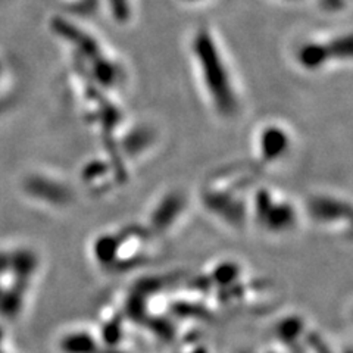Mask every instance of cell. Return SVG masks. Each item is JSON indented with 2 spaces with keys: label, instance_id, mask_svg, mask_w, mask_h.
<instances>
[{
  "label": "cell",
  "instance_id": "cell-1",
  "mask_svg": "<svg viewBox=\"0 0 353 353\" xmlns=\"http://www.w3.org/2000/svg\"><path fill=\"white\" fill-rule=\"evenodd\" d=\"M190 57L209 108L221 119H234L243 108L241 88L214 28L201 26L193 31Z\"/></svg>",
  "mask_w": 353,
  "mask_h": 353
},
{
  "label": "cell",
  "instance_id": "cell-2",
  "mask_svg": "<svg viewBox=\"0 0 353 353\" xmlns=\"http://www.w3.org/2000/svg\"><path fill=\"white\" fill-rule=\"evenodd\" d=\"M258 170L253 165H227L203 181L201 203L221 225L245 231L250 225V201L256 189Z\"/></svg>",
  "mask_w": 353,
  "mask_h": 353
},
{
  "label": "cell",
  "instance_id": "cell-3",
  "mask_svg": "<svg viewBox=\"0 0 353 353\" xmlns=\"http://www.w3.org/2000/svg\"><path fill=\"white\" fill-rule=\"evenodd\" d=\"M159 239L145 224L105 230L93 237L90 258L106 275H125L148 267L157 258Z\"/></svg>",
  "mask_w": 353,
  "mask_h": 353
},
{
  "label": "cell",
  "instance_id": "cell-4",
  "mask_svg": "<svg viewBox=\"0 0 353 353\" xmlns=\"http://www.w3.org/2000/svg\"><path fill=\"white\" fill-rule=\"evenodd\" d=\"M58 24L65 40L71 43L81 75L112 93L127 84L128 74L123 61L102 37L74 21H59Z\"/></svg>",
  "mask_w": 353,
  "mask_h": 353
},
{
  "label": "cell",
  "instance_id": "cell-5",
  "mask_svg": "<svg viewBox=\"0 0 353 353\" xmlns=\"http://www.w3.org/2000/svg\"><path fill=\"white\" fill-rule=\"evenodd\" d=\"M40 271L32 250H17L0 262V323H17L26 314Z\"/></svg>",
  "mask_w": 353,
  "mask_h": 353
},
{
  "label": "cell",
  "instance_id": "cell-6",
  "mask_svg": "<svg viewBox=\"0 0 353 353\" xmlns=\"http://www.w3.org/2000/svg\"><path fill=\"white\" fill-rule=\"evenodd\" d=\"M303 218L302 206L274 187L256 185L250 201V224L272 237L292 234Z\"/></svg>",
  "mask_w": 353,
  "mask_h": 353
},
{
  "label": "cell",
  "instance_id": "cell-7",
  "mask_svg": "<svg viewBox=\"0 0 353 353\" xmlns=\"http://www.w3.org/2000/svg\"><path fill=\"white\" fill-rule=\"evenodd\" d=\"M293 58L305 72H325L352 61L350 31H331L311 34L297 43Z\"/></svg>",
  "mask_w": 353,
  "mask_h": 353
},
{
  "label": "cell",
  "instance_id": "cell-8",
  "mask_svg": "<svg viewBox=\"0 0 353 353\" xmlns=\"http://www.w3.org/2000/svg\"><path fill=\"white\" fill-rule=\"evenodd\" d=\"M302 206L303 218L331 234L349 236L352 231V205L343 196L316 192L309 194Z\"/></svg>",
  "mask_w": 353,
  "mask_h": 353
},
{
  "label": "cell",
  "instance_id": "cell-9",
  "mask_svg": "<svg viewBox=\"0 0 353 353\" xmlns=\"http://www.w3.org/2000/svg\"><path fill=\"white\" fill-rule=\"evenodd\" d=\"M294 150V134L293 131L281 123L263 124L258 128L255 140H253V154L255 162L253 167L258 171L265 168L280 167V165L290 158Z\"/></svg>",
  "mask_w": 353,
  "mask_h": 353
},
{
  "label": "cell",
  "instance_id": "cell-10",
  "mask_svg": "<svg viewBox=\"0 0 353 353\" xmlns=\"http://www.w3.org/2000/svg\"><path fill=\"white\" fill-rule=\"evenodd\" d=\"M189 209V201L180 190L162 193L148 212L145 224L159 240L175 233L184 221Z\"/></svg>",
  "mask_w": 353,
  "mask_h": 353
},
{
  "label": "cell",
  "instance_id": "cell-11",
  "mask_svg": "<svg viewBox=\"0 0 353 353\" xmlns=\"http://www.w3.org/2000/svg\"><path fill=\"white\" fill-rule=\"evenodd\" d=\"M57 353H106L94 324H72L62 328L53 343Z\"/></svg>",
  "mask_w": 353,
  "mask_h": 353
},
{
  "label": "cell",
  "instance_id": "cell-12",
  "mask_svg": "<svg viewBox=\"0 0 353 353\" xmlns=\"http://www.w3.org/2000/svg\"><path fill=\"white\" fill-rule=\"evenodd\" d=\"M105 5L117 24L125 26L134 15V0H105Z\"/></svg>",
  "mask_w": 353,
  "mask_h": 353
},
{
  "label": "cell",
  "instance_id": "cell-13",
  "mask_svg": "<svg viewBox=\"0 0 353 353\" xmlns=\"http://www.w3.org/2000/svg\"><path fill=\"white\" fill-rule=\"evenodd\" d=\"M0 353H18L12 341L9 339L6 328L0 324Z\"/></svg>",
  "mask_w": 353,
  "mask_h": 353
},
{
  "label": "cell",
  "instance_id": "cell-14",
  "mask_svg": "<svg viewBox=\"0 0 353 353\" xmlns=\"http://www.w3.org/2000/svg\"><path fill=\"white\" fill-rule=\"evenodd\" d=\"M185 2H189V3H201V2H203V0H185Z\"/></svg>",
  "mask_w": 353,
  "mask_h": 353
},
{
  "label": "cell",
  "instance_id": "cell-15",
  "mask_svg": "<svg viewBox=\"0 0 353 353\" xmlns=\"http://www.w3.org/2000/svg\"><path fill=\"white\" fill-rule=\"evenodd\" d=\"M281 2H301V0H281Z\"/></svg>",
  "mask_w": 353,
  "mask_h": 353
}]
</instances>
